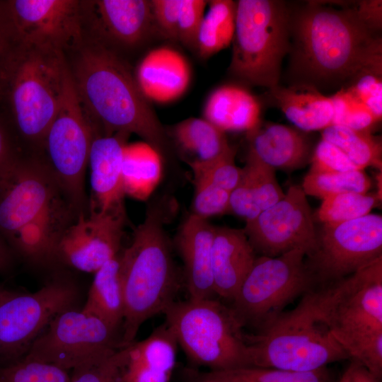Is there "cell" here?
<instances>
[{"mask_svg":"<svg viewBox=\"0 0 382 382\" xmlns=\"http://www.w3.org/2000/svg\"><path fill=\"white\" fill-rule=\"evenodd\" d=\"M215 226L191 213L175 238L182 257L190 299H213L212 248Z\"/></svg>","mask_w":382,"mask_h":382,"instance_id":"obj_20","label":"cell"},{"mask_svg":"<svg viewBox=\"0 0 382 382\" xmlns=\"http://www.w3.org/2000/svg\"><path fill=\"white\" fill-rule=\"evenodd\" d=\"M128 134H96L90 149L91 196L87 212L125 211L122 183L123 151Z\"/></svg>","mask_w":382,"mask_h":382,"instance_id":"obj_19","label":"cell"},{"mask_svg":"<svg viewBox=\"0 0 382 382\" xmlns=\"http://www.w3.org/2000/svg\"><path fill=\"white\" fill-rule=\"evenodd\" d=\"M134 77L149 102L167 103L185 93L191 80V69L180 52L163 46L150 50L142 58Z\"/></svg>","mask_w":382,"mask_h":382,"instance_id":"obj_21","label":"cell"},{"mask_svg":"<svg viewBox=\"0 0 382 382\" xmlns=\"http://www.w3.org/2000/svg\"><path fill=\"white\" fill-rule=\"evenodd\" d=\"M352 382H379V379L372 375L365 367L359 363L352 361Z\"/></svg>","mask_w":382,"mask_h":382,"instance_id":"obj_49","label":"cell"},{"mask_svg":"<svg viewBox=\"0 0 382 382\" xmlns=\"http://www.w3.org/2000/svg\"><path fill=\"white\" fill-rule=\"evenodd\" d=\"M76 296L74 285L61 281L32 294L4 291L0 299V354L19 353L56 316L71 308Z\"/></svg>","mask_w":382,"mask_h":382,"instance_id":"obj_15","label":"cell"},{"mask_svg":"<svg viewBox=\"0 0 382 382\" xmlns=\"http://www.w3.org/2000/svg\"><path fill=\"white\" fill-rule=\"evenodd\" d=\"M291 66L301 82L345 86L362 69L382 63V41L357 17L351 3L340 8L311 1L291 14Z\"/></svg>","mask_w":382,"mask_h":382,"instance_id":"obj_1","label":"cell"},{"mask_svg":"<svg viewBox=\"0 0 382 382\" xmlns=\"http://www.w3.org/2000/svg\"><path fill=\"white\" fill-rule=\"evenodd\" d=\"M205 378L216 382H335L332 374L327 367L298 372L268 367L243 366L212 371Z\"/></svg>","mask_w":382,"mask_h":382,"instance_id":"obj_32","label":"cell"},{"mask_svg":"<svg viewBox=\"0 0 382 382\" xmlns=\"http://www.w3.org/2000/svg\"><path fill=\"white\" fill-rule=\"evenodd\" d=\"M13 253L0 236V272L7 270L13 262Z\"/></svg>","mask_w":382,"mask_h":382,"instance_id":"obj_50","label":"cell"},{"mask_svg":"<svg viewBox=\"0 0 382 382\" xmlns=\"http://www.w3.org/2000/svg\"><path fill=\"white\" fill-rule=\"evenodd\" d=\"M129 345L115 347L73 369L69 382H122Z\"/></svg>","mask_w":382,"mask_h":382,"instance_id":"obj_35","label":"cell"},{"mask_svg":"<svg viewBox=\"0 0 382 382\" xmlns=\"http://www.w3.org/2000/svg\"><path fill=\"white\" fill-rule=\"evenodd\" d=\"M380 257L382 216L369 214L345 222L323 224L305 262L315 289L347 277Z\"/></svg>","mask_w":382,"mask_h":382,"instance_id":"obj_12","label":"cell"},{"mask_svg":"<svg viewBox=\"0 0 382 382\" xmlns=\"http://www.w3.org/2000/svg\"><path fill=\"white\" fill-rule=\"evenodd\" d=\"M81 310L102 319L115 330L123 322L125 301L120 254L94 272Z\"/></svg>","mask_w":382,"mask_h":382,"instance_id":"obj_27","label":"cell"},{"mask_svg":"<svg viewBox=\"0 0 382 382\" xmlns=\"http://www.w3.org/2000/svg\"><path fill=\"white\" fill-rule=\"evenodd\" d=\"M249 151L274 170H294L310 161V139L303 131L273 122L260 123L248 132Z\"/></svg>","mask_w":382,"mask_h":382,"instance_id":"obj_23","label":"cell"},{"mask_svg":"<svg viewBox=\"0 0 382 382\" xmlns=\"http://www.w3.org/2000/svg\"><path fill=\"white\" fill-rule=\"evenodd\" d=\"M261 212L251 190L241 176L237 186L229 194L228 212L248 222L255 219Z\"/></svg>","mask_w":382,"mask_h":382,"instance_id":"obj_46","label":"cell"},{"mask_svg":"<svg viewBox=\"0 0 382 382\" xmlns=\"http://www.w3.org/2000/svg\"><path fill=\"white\" fill-rule=\"evenodd\" d=\"M203 382H216L213 380H211V379H208V378H205L204 379Z\"/></svg>","mask_w":382,"mask_h":382,"instance_id":"obj_52","label":"cell"},{"mask_svg":"<svg viewBox=\"0 0 382 382\" xmlns=\"http://www.w3.org/2000/svg\"><path fill=\"white\" fill-rule=\"evenodd\" d=\"M207 2L204 0H181L178 40L191 50H196L197 36Z\"/></svg>","mask_w":382,"mask_h":382,"instance_id":"obj_42","label":"cell"},{"mask_svg":"<svg viewBox=\"0 0 382 382\" xmlns=\"http://www.w3.org/2000/svg\"><path fill=\"white\" fill-rule=\"evenodd\" d=\"M261 106L249 91L236 85L212 91L203 109L204 118L221 131L253 129L260 122Z\"/></svg>","mask_w":382,"mask_h":382,"instance_id":"obj_26","label":"cell"},{"mask_svg":"<svg viewBox=\"0 0 382 382\" xmlns=\"http://www.w3.org/2000/svg\"><path fill=\"white\" fill-rule=\"evenodd\" d=\"M69 69L64 52L16 44L0 70V101L16 137L37 146L60 106Z\"/></svg>","mask_w":382,"mask_h":382,"instance_id":"obj_6","label":"cell"},{"mask_svg":"<svg viewBox=\"0 0 382 382\" xmlns=\"http://www.w3.org/2000/svg\"><path fill=\"white\" fill-rule=\"evenodd\" d=\"M208 11L203 18L196 51L201 58H209L232 42L236 28V1H208Z\"/></svg>","mask_w":382,"mask_h":382,"instance_id":"obj_30","label":"cell"},{"mask_svg":"<svg viewBox=\"0 0 382 382\" xmlns=\"http://www.w3.org/2000/svg\"><path fill=\"white\" fill-rule=\"evenodd\" d=\"M306 253L299 248L276 257H256L232 300L231 310L242 326L251 323L260 328L287 303L313 289Z\"/></svg>","mask_w":382,"mask_h":382,"instance_id":"obj_11","label":"cell"},{"mask_svg":"<svg viewBox=\"0 0 382 382\" xmlns=\"http://www.w3.org/2000/svg\"><path fill=\"white\" fill-rule=\"evenodd\" d=\"M226 132L204 118L189 117L172 128L171 134L180 149L192 158L186 162L207 163L216 160L233 147Z\"/></svg>","mask_w":382,"mask_h":382,"instance_id":"obj_29","label":"cell"},{"mask_svg":"<svg viewBox=\"0 0 382 382\" xmlns=\"http://www.w3.org/2000/svg\"><path fill=\"white\" fill-rule=\"evenodd\" d=\"M275 171L248 150L245 165L242 168V178L262 211L279 202L285 195L277 180Z\"/></svg>","mask_w":382,"mask_h":382,"instance_id":"obj_36","label":"cell"},{"mask_svg":"<svg viewBox=\"0 0 382 382\" xmlns=\"http://www.w3.org/2000/svg\"><path fill=\"white\" fill-rule=\"evenodd\" d=\"M255 259L243 230L215 226L212 248L215 294L232 301Z\"/></svg>","mask_w":382,"mask_h":382,"instance_id":"obj_22","label":"cell"},{"mask_svg":"<svg viewBox=\"0 0 382 382\" xmlns=\"http://www.w3.org/2000/svg\"><path fill=\"white\" fill-rule=\"evenodd\" d=\"M352 3L359 19L370 30L379 33L382 27V1L363 0Z\"/></svg>","mask_w":382,"mask_h":382,"instance_id":"obj_47","label":"cell"},{"mask_svg":"<svg viewBox=\"0 0 382 382\" xmlns=\"http://www.w3.org/2000/svg\"><path fill=\"white\" fill-rule=\"evenodd\" d=\"M248 336V366L306 372L349 358L316 316L307 292L289 312H282Z\"/></svg>","mask_w":382,"mask_h":382,"instance_id":"obj_7","label":"cell"},{"mask_svg":"<svg viewBox=\"0 0 382 382\" xmlns=\"http://www.w3.org/2000/svg\"><path fill=\"white\" fill-rule=\"evenodd\" d=\"M178 344L212 371L248 366V345L231 308L214 299L173 301L163 312Z\"/></svg>","mask_w":382,"mask_h":382,"instance_id":"obj_9","label":"cell"},{"mask_svg":"<svg viewBox=\"0 0 382 382\" xmlns=\"http://www.w3.org/2000/svg\"><path fill=\"white\" fill-rule=\"evenodd\" d=\"M352 364L349 365L347 369L342 375L340 379L337 382H352Z\"/></svg>","mask_w":382,"mask_h":382,"instance_id":"obj_51","label":"cell"},{"mask_svg":"<svg viewBox=\"0 0 382 382\" xmlns=\"http://www.w3.org/2000/svg\"><path fill=\"white\" fill-rule=\"evenodd\" d=\"M23 158L14 132L0 117V185L12 174Z\"/></svg>","mask_w":382,"mask_h":382,"instance_id":"obj_44","label":"cell"},{"mask_svg":"<svg viewBox=\"0 0 382 382\" xmlns=\"http://www.w3.org/2000/svg\"><path fill=\"white\" fill-rule=\"evenodd\" d=\"M71 74L81 103L103 135L136 134L163 157L168 138L160 121L123 61L105 44L79 47Z\"/></svg>","mask_w":382,"mask_h":382,"instance_id":"obj_3","label":"cell"},{"mask_svg":"<svg viewBox=\"0 0 382 382\" xmlns=\"http://www.w3.org/2000/svg\"><path fill=\"white\" fill-rule=\"evenodd\" d=\"M193 214L207 219L228 212L229 192L202 178H194Z\"/></svg>","mask_w":382,"mask_h":382,"instance_id":"obj_41","label":"cell"},{"mask_svg":"<svg viewBox=\"0 0 382 382\" xmlns=\"http://www.w3.org/2000/svg\"><path fill=\"white\" fill-rule=\"evenodd\" d=\"M344 87L349 89L378 120L382 117V63L362 69Z\"/></svg>","mask_w":382,"mask_h":382,"instance_id":"obj_40","label":"cell"},{"mask_svg":"<svg viewBox=\"0 0 382 382\" xmlns=\"http://www.w3.org/2000/svg\"><path fill=\"white\" fill-rule=\"evenodd\" d=\"M380 201L381 195L378 193L334 195L322 199L316 216L323 224L345 222L370 214Z\"/></svg>","mask_w":382,"mask_h":382,"instance_id":"obj_33","label":"cell"},{"mask_svg":"<svg viewBox=\"0 0 382 382\" xmlns=\"http://www.w3.org/2000/svg\"><path fill=\"white\" fill-rule=\"evenodd\" d=\"M309 172L341 173L361 170L337 147L320 139L312 153Z\"/></svg>","mask_w":382,"mask_h":382,"instance_id":"obj_43","label":"cell"},{"mask_svg":"<svg viewBox=\"0 0 382 382\" xmlns=\"http://www.w3.org/2000/svg\"><path fill=\"white\" fill-rule=\"evenodd\" d=\"M321 139L337 147L361 170L371 166L381 170V143L370 132L331 125L321 131Z\"/></svg>","mask_w":382,"mask_h":382,"instance_id":"obj_31","label":"cell"},{"mask_svg":"<svg viewBox=\"0 0 382 382\" xmlns=\"http://www.w3.org/2000/svg\"><path fill=\"white\" fill-rule=\"evenodd\" d=\"M78 214L41 159L24 157L0 185V236L29 262L55 260L57 243Z\"/></svg>","mask_w":382,"mask_h":382,"instance_id":"obj_2","label":"cell"},{"mask_svg":"<svg viewBox=\"0 0 382 382\" xmlns=\"http://www.w3.org/2000/svg\"><path fill=\"white\" fill-rule=\"evenodd\" d=\"M66 370L24 358L0 369V382H69Z\"/></svg>","mask_w":382,"mask_h":382,"instance_id":"obj_38","label":"cell"},{"mask_svg":"<svg viewBox=\"0 0 382 382\" xmlns=\"http://www.w3.org/2000/svg\"><path fill=\"white\" fill-rule=\"evenodd\" d=\"M47 331L30 345L25 359L74 369L117 347L115 329L83 311L67 309L56 316Z\"/></svg>","mask_w":382,"mask_h":382,"instance_id":"obj_13","label":"cell"},{"mask_svg":"<svg viewBox=\"0 0 382 382\" xmlns=\"http://www.w3.org/2000/svg\"><path fill=\"white\" fill-rule=\"evenodd\" d=\"M96 134L69 71L60 106L43 139L46 159L42 161L79 214L88 210L85 174Z\"/></svg>","mask_w":382,"mask_h":382,"instance_id":"obj_10","label":"cell"},{"mask_svg":"<svg viewBox=\"0 0 382 382\" xmlns=\"http://www.w3.org/2000/svg\"><path fill=\"white\" fill-rule=\"evenodd\" d=\"M243 230L254 250L267 257L299 248L307 255L317 237L311 207L299 185L290 186L282 199L245 222Z\"/></svg>","mask_w":382,"mask_h":382,"instance_id":"obj_16","label":"cell"},{"mask_svg":"<svg viewBox=\"0 0 382 382\" xmlns=\"http://www.w3.org/2000/svg\"><path fill=\"white\" fill-rule=\"evenodd\" d=\"M173 207L170 201L153 202L120 254L125 301L121 346L133 343L141 325L175 301L177 274L164 228Z\"/></svg>","mask_w":382,"mask_h":382,"instance_id":"obj_4","label":"cell"},{"mask_svg":"<svg viewBox=\"0 0 382 382\" xmlns=\"http://www.w3.org/2000/svg\"><path fill=\"white\" fill-rule=\"evenodd\" d=\"M333 105L332 125L369 132L378 122L366 105L347 88L330 96Z\"/></svg>","mask_w":382,"mask_h":382,"instance_id":"obj_37","label":"cell"},{"mask_svg":"<svg viewBox=\"0 0 382 382\" xmlns=\"http://www.w3.org/2000/svg\"><path fill=\"white\" fill-rule=\"evenodd\" d=\"M316 316L366 369L382 361V257L350 275L307 291Z\"/></svg>","mask_w":382,"mask_h":382,"instance_id":"obj_5","label":"cell"},{"mask_svg":"<svg viewBox=\"0 0 382 382\" xmlns=\"http://www.w3.org/2000/svg\"><path fill=\"white\" fill-rule=\"evenodd\" d=\"M81 13L100 39L125 47L144 41L154 24L148 0L81 1Z\"/></svg>","mask_w":382,"mask_h":382,"instance_id":"obj_18","label":"cell"},{"mask_svg":"<svg viewBox=\"0 0 382 382\" xmlns=\"http://www.w3.org/2000/svg\"><path fill=\"white\" fill-rule=\"evenodd\" d=\"M125 220V211L80 212L60 237L55 259L96 272L119 254Z\"/></svg>","mask_w":382,"mask_h":382,"instance_id":"obj_17","label":"cell"},{"mask_svg":"<svg viewBox=\"0 0 382 382\" xmlns=\"http://www.w3.org/2000/svg\"><path fill=\"white\" fill-rule=\"evenodd\" d=\"M177 345L166 323L145 340L129 345L122 382H169L176 362Z\"/></svg>","mask_w":382,"mask_h":382,"instance_id":"obj_24","label":"cell"},{"mask_svg":"<svg viewBox=\"0 0 382 382\" xmlns=\"http://www.w3.org/2000/svg\"><path fill=\"white\" fill-rule=\"evenodd\" d=\"M154 24L167 37L178 40V24L181 0H152Z\"/></svg>","mask_w":382,"mask_h":382,"instance_id":"obj_45","label":"cell"},{"mask_svg":"<svg viewBox=\"0 0 382 382\" xmlns=\"http://www.w3.org/2000/svg\"><path fill=\"white\" fill-rule=\"evenodd\" d=\"M14 44L62 51L82 42L81 1H4Z\"/></svg>","mask_w":382,"mask_h":382,"instance_id":"obj_14","label":"cell"},{"mask_svg":"<svg viewBox=\"0 0 382 382\" xmlns=\"http://www.w3.org/2000/svg\"><path fill=\"white\" fill-rule=\"evenodd\" d=\"M162 175V156L145 141L126 144L123 151L125 195L140 200L153 192Z\"/></svg>","mask_w":382,"mask_h":382,"instance_id":"obj_28","label":"cell"},{"mask_svg":"<svg viewBox=\"0 0 382 382\" xmlns=\"http://www.w3.org/2000/svg\"><path fill=\"white\" fill-rule=\"evenodd\" d=\"M371 185V180L364 170H357L329 173L308 172L301 187L306 195L323 199L345 192L366 193Z\"/></svg>","mask_w":382,"mask_h":382,"instance_id":"obj_34","label":"cell"},{"mask_svg":"<svg viewBox=\"0 0 382 382\" xmlns=\"http://www.w3.org/2000/svg\"><path fill=\"white\" fill-rule=\"evenodd\" d=\"M13 45L14 42L5 11L4 1H0V70Z\"/></svg>","mask_w":382,"mask_h":382,"instance_id":"obj_48","label":"cell"},{"mask_svg":"<svg viewBox=\"0 0 382 382\" xmlns=\"http://www.w3.org/2000/svg\"><path fill=\"white\" fill-rule=\"evenodd\" d=\"M270 91L276 105L299 129L322 131L332 125L331 98L315 86L296 83L286 87L277 86Z\"/></svg>","mask_w":382,"mask_h":382,"instance_id":"obj_25","label":"cell"},{"mask_svg":"<svg viewBox=\"0 0 382 382\" xmlns=\"http://www.w3.org/2000/svg\"><path fill=\"white\" fill-rule=\"evenodd\" d=\"M291 22L282 1H236L229 73L250 85L279 86L282 62L291 49Z\"/></svg>","mask_w":382,"mask_h":382,"instance_id":"obj_8","label":"cell"},{"mask_svg":"<svg viewBox=\"0 0 382 382\" xmlns=\"http://www.w3.org/2000/svg\"><path fill=\"white\" fill-rule=\"evenodd\" d=\"M4 291L2 290L1 289H0V299H1V296H2V295H3V294H4Z\"/></svg>","mask_w":382,"mask_h":382,"instance_id":"obj_53","label":"cell"},{"mask_svg":"<svg viewBox=\"0 0 382 382\" xmlns=\"http://www.w3.org/2000/svg\"><path fill=\"white\" fill-rule=\"evenodd\" d=\"M236 149L233 147L222 157L207 163L187 162L194 178L205 179L229 193L237 186L241 175L242 168L235 163Z\"/></svg>","mask_w":382,"mask_h":382,"instance_id":"obj_39","label":"cell"}]
</instances>
